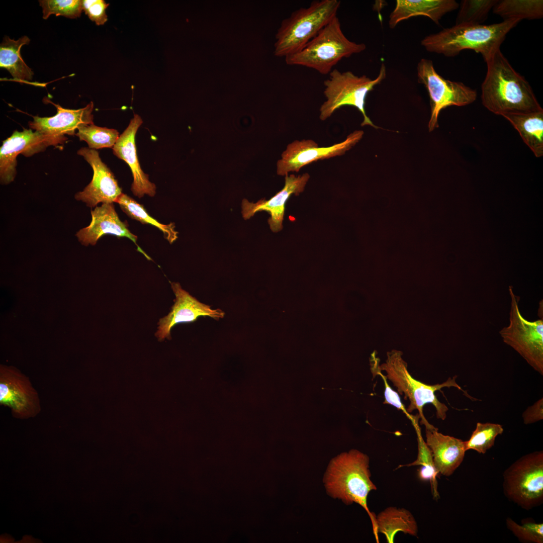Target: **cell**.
Here are the masks:
<instances>
[{"label":"cell","mask_w":543,"mask_h":543,"mask_svg":"<svg viewBox=\"0 0 543 543\" xmlns=\"http://www.w3.org/2000/svg\"><path fill=\"white\" fill-rule=\"evenodd\" d=\"M522 418L525 424L534 423L543 419V399L535 402L528 407L522 413Z\"/></svg>","instance_id":"34"},{"label":"cell","mask_w":543,"mask_h":543,"mask_svg":"<svg viewBox=\"0 0 543 543\" xmlns=\"http://www.w3.org/2000/svg\"><path fill=\"white\" fill-rule=\"evenodd\" d=\"M363 135L362 130L354 131L344 141L328 147H319L311 139L296 140L287 145L278 161L277 174L283 176L290 172H297L313 162L342 155L357 143Z\"/></svg>","instance_id":"12"},{"label":"cell","mask_w":543,"mask_h":543,"mask_svg":"<svg viewBox=\"0 0 543 543\" xmlns=\"http://www.w3.org/2000/svg\"><path fill=\"white\" fill-rule=\"evenodd\" d=\"M92 220L86 227L76 234L79 242L84 246L95 245L104 235L110 234L118 237H126L132 241L138 250L149 260L151 259L137 244V236L128 228V222L122 221L117 213L113 203L102 204L91 210Z\"/></svg>","instance_id":"17"},{"label":"cell","mask_w":543,"mask_h":543,"mask_svg":"<svg viewBox=\"0 0 543 543\" xmlns=\"http://www.w3.org/2000/svg\"><path fill=\"white\" fill-rule=\"evenodd\" d=\"M414 428L417 433L418 441V452L417 459L410 464L400 465L398 468L405 466L421 465V467L418 473L419 478L422 481L430 482L433 496L436 498L439 496L436 480L438 472L434 466L431 452L422 438L419 425Z\"/></svg>","instance_id":"27"},{"label":"cell","mask_w":543,"mask_h":543,"mask_svg":"<svg viewBox=\"0 0 543 543\" xmlns=\"http://www.w3.org/2000/svg\"><path fill=\"white\" fill-rule=\"evenodd\" d=\"M77 154L91 166L93 176L83 190L75 195V199L85 203L90 208H95L100 203H116L122 194V189L113 173L102 161L99 152L95 149L82 147L77 151Z\"/></svg>","instance_id":"14"},{"label":"cell","mask_w":543,"mask_h":543,"mask_svg":"<svg viewBox=\"0 0 543 543\" xmlns=\"http://www.w3.org/2000/svg\"><path fill=\"white\" fill-rule=\"evenodd\" d=\"M0 404L20 419L34 417L40 411L38 394L29 379L10 367L1 368Z\"/></svg>","instance_id":"13"},{"label":"cell","mask_w":543,"mask_h":543,"mask_svg":"<svg viewBox=\"0 0 543 543\" xmlns=\"http://www.w3.org/2000/svg\"><path fill=\"white\" fill-rule=\"evenodd\" d=\"M503 492L508 499L529 510L543 502V452L525 455L503 473Z\"/></svg>","instance_id":"8"},{"label":"cell","mask_w":543,"mask_h":543,"mask_svg":"<svg viewBox=\"0 0 543 543\" xmlns=\"http://www.w3.org/2000/svg\"><path fill=\"white\" fill-rule=\"evenodd\" d=\"M366 48L365 44L347 38L336 16L301 50L285 57V61L289 65L306 67L326 75L342 59L360 53Z\"/></svg>","instance_id":"5"},{"label":"cell","mask_w":543,"mask_h":543,"mask_svg":"<svg viewBox=\"0 0 543 543\" xmlns=\"http://www.w3.org/2000/svg\"><path fill=\"white\" fill-rule=\"evenodd\" d=\"M324 81V94L326 98L320 108V119L324 121L340 107L350 106L357 109L364 117L362 126L370 125L378 128L367 115L365 107L368 93L386 77L385 65L382 63L378 76L372 79L363 75H355L350 71L340 72L332 69Z\"/></svg>","instance_id":"6"},{"label":"cell","mask_w":543,"mask_h":543,"mask_svg":"<svg viewBox=\"0 0 543 543\" xmlns=\"http://www.w3.org/2000/svg\"><path fill=\"white\" fill-rule=\"evenodd\" d=\"M378 533L383 534L387 542L393 543L396 534L400 531L416 536L417 522L412 514L403 508L389 507L376 516Z\"/></svg>","instance_id":"23"},{"label":"cell","mask_w":543,"mask_h":543,"mask_svg":"<svg viewBox=\"0 0 543 543\" xmlns=\"http://www.w3.org/2000/svg\"><path fill=\"white\" fill-rule=\"evenodd\" d=\"M338 0L312 1L283 20L276 34L274 55L285 58L301 50L335 17Z\"/></svg>","instance_id":"4"},{"label":"cell","mask_w":543,"mask_h":543,"mask_svg":"<svg viewBox=\"0 0 543 543\" xmlns=\"http://www.w3.org/2000/svg\"><path fill=\"white\" fill-rule=\"evenodd\" d=\"M116 203L121 210L130 218L141 222L142 224H149L157 228L162 232L163 237L171 244L178 238V232L175 230V224L171 222L163 224L151 216L144 206L128 195L122 193Z\"/></svg>","instance_id":"25"},{"label":"cell","mask_w":543,"mask_h":543,"mask_svg":"<svg viewBox=\"0 0 543 543\" xmlns=\"http://www.w3.org/2000/svg\"><path fill=\"white\" fill-rule=\"evenodd\" d=\"M82 10L96 25H104L108 20L106 9L109 4L104 0H82Z\"/></svg>","instance_id":"33"},{"label":"cell","mask_w":543,"mask_h":543,"mask_svg":"<svg viewBox=\"0 0 543 543\" xmlns=\"http://www.w3.org/2000/svg\"><path fill=\"white\" fill-rule=\"evenodd\" d=\"M67 139L64 135L43 133L32 129L15 131L3 141L0 148V180L8 185L16 175L17 157L19 154L29 157L44 151L49 146L63 144Z\"/></svg>","instance_id":"11"},{"label":"cell","mask_w":543,"mask_h":543,"mask_svg":"<svg viewBox=\"0 0 543 543\" xmlns=\"http://www.w3.org/2000/svg\"><path fill=\"white\" fill-rule=\"evenodd\" d=\"M369 458L360 451L352 449L333 459L326 471L324 482L326 490L334 498L346 505L358 504L367 512L372 522L377 542H379L376 515L367 504L369 493L377 487L371 479Z\"/></svg>","instance_id":"3"},{"label":"cell","mask_w":543,"mask_h":543,"mask_svg":"<svg viewBox=\"0 0 543 543\" xmlns=\"http://www.w3.org/2000/svg\"><path fill=\"white\" fill-rule=\"evenodd\" d=\"M417 71L418 81L424 85L430 98L429 132L438 127V117L442 110L451 106H466L477 99L475 90L462 82L446 79L440 75L431 60L421 59L418 63Z\"/></svg>","instance_id":"10"},{"label":"cell","mask_w":543,"mask_h":543,"mask_svg":"<svg viewBox=\"0 0 543 543\" xmlns=\"http://www.w3.org/2000/svg\"><path fill=\"white\" fill-rule=\"evenodd\" d=\"M506 526L513 534L522 542L542 543L543 524L533 521L522 520L519 524L511 518L506 520Z\"/></svg>","instance_id":"32"},{"label":"cell","mask_w":543,"mask_h":543,"mask_svg":"<svg viewBox=\"0 0 543 543\" xmlns=\"http://www.w3.org/2000/svg\"><path fill=\"white\" fill-rule=\"evenodd\" d=\"M459 7L455 0H397L390 15L389 25L394 28L400 22L419 16L427 17L439 24L444 15Z\"/></svg>","instance_id":"21"},{"label":"cell","mask_w":543,"mask_h":543,"mask_svg":"<svg viewBox=\"0 0 543 543\" xmlns=\"http://www.w3.org/2000/svg\"><path fill=\"white\" fill-rule=\"evenodd\" d=\"M309 178L308 173L298 176L288 174L285 176L283 188L269 200L261 199L254 203L243 199L241 203L243 219H249L257 212L264 211L270 215L268 223L271 230L274 232L281 231L287 201L293 194L297 196L304 191Z\"/></svg>","instance_id":"16"},{"label":"cell","mask_w":543,"mask_h":543,"mask_svg":"<svg viewBox=\"0 0 543 543\" xmlns=\"http://www.w3.org/2000/svg\"><path fill=\"white\" fill-rule=\"evenodd\" d=\"M486 63L481 100L487 110L501 116L542 110L529 82L512 67L500 49Z\"/></svg>","instance_id":"1"},{"label":"cell","mask_w":543,"mask_h":543,"mask_svg":"<svg viewBox=\"0 0 543 543\" xmlns=\"http://www.w3.org/2000/svg\"><path fill=\"white\" fill-rule=\"evenodd\" d=\"M425 436L436 470L446 477L451 476L464 460L465 441L439 432L436 427L425 429Z\"/></svg>","instance_id":"20"},{"label":"cell","mask_w":543,"mask_h":543,"mask_svg":"<svg viewBox=\"0 0 543 543\" xmlns=\"http://www.w3.org/2000/svg\"><path fill=\"white\" fill-rule=\"evenodd\" d=\"M519 132L524 142L536 157L543 155V110L502 116Z\"/></svg>","instance_id":"22"},{"label":"cell","mask_w":543,"mask_h":543,"mask_svg":"<svg viewBox=\"0 0 543 543\" xmlns=\"http://www.w3.org/2000/svg\"><path fill=\"white\" fill-rule=\"evenodd\" d=\"M49 102L56 108V114L50 117H33L29 122L30 129L45 134L73 135L80 125L94 124L92 102L77 110L65 109Z\"/></svg>","instance_id":"19"},{"label":"cell","mask_w":543,"mask_h":543,"mask_svg":"<svg viewBox=\"0 0 543 543\" xmlns=\"http://www.w3.org/2000/svg\"><path fill=\"white\" fill-rule=\"evenodd\" d=\"M493 13L503 20H534L543 17L542 0H501L492 9Z\"/></svg>","instance_id":"26"},{"label":"cell","mask_w":543,"mask_h":543,"mask_svg":"<svg viewBox=\"0 0 543 543\" xmlns=\"http://www.w3.org/2000/svg\"><path fill=\"white\" fill-rule=\"evenodd\" d=\"M382 369L386 371L387 375L385 376L397 388L398 392L404 395L405 400H409L410 403L406 409L407 412L410 413L417 410L420 423L424 425L427 429H432L436 427L431 424L424 416L423 407L425 405L431 404L435 409L436 417L442 420L445 419L446 412L448 410L447 407L437 398L435 394L436 391L440 390L444 387H453L466 393L468 397L473 398L457 383V376L449 378L441 384L434 385H428L413 378L397 353L390 356L387 363L382 367Z\"/></svg>","instance_id":"7"},{"label":"cell","mask_w":543,"mask_h":543,"mask_svg":"<svg viewBox=\"0 0 543 543\" xmlns=\"http://www.w3.org/2000/svg\"><path fill=\"white\" fill-rule=\"evenodd\" d=\"M142 123L141 117L135 114L112 148L114 154L129 166L133 177L131 190L139 198L145 195L154 197L156 189L155 185L149 180L148 175L142 170L137 157L135 136Z\"/></svg>","instance_id":"18"},{"label":"cell","mask_w":543,"mask_h":543,"mask_svg":"<svg viewBox=\"0 0 543 543\" xmlns=\"http://www.w3.org/2000/svg\"><path fill=\"white\" fill-rule=\"evenodd\" d=\"M503 430L499 424L478 422L470 438L465 441L466 450L472 449L479 454H485L494 445L496 437Z\"/></svg>","instance_id":"30"},{"label":"cell","mask_w":543,"mask_h":543,"mask_svg":"<svg viewBox=\"0 0 543 543\" xmlns=\"http://www.w3.org/2000/svg\"><path fill=\"white\" fill-rule=\"evenodd\" d=\"M30 42V39L26 36L17 40L6 36L0 45V67L6 69L14 81L18 82H29L34 74L24 61L20 53L22 47L29 44Z\"/></svg>","instance_id":"24"},{"label":"cell","mask_w":543,"mask_h":543,"mask_svg":"<svg viewBox=\"0 0 543 543\" xmlns=\"http://www.w3.org/2000/svg\"><path fill=\"white\" fill-rule=\"evenodd\" d=\"M498 0H463L459 5L456 25L482 24Z\"/></svg>","instance_id":"29"},{"label":"cell","mask_w":543,"mask_h":543,"mask_svg":"<svg viewBox=\"0 0 543 543\" xmlns=\"http://www.w3.org/2000/svg\"><path fill=\"white\" fill-rule=\"evenodd\" d=\"M39 2L44 19L53 14L75 19L79 17L83 11L82 0H41Z\"/></svg>","instance_id":"31"},{"label":"cell","mask_w":543,"mask_h":543,"mask_svg":"<svg viewBox=\"0 0 543 543\" xmlns=\"http://www.w3.org/2000/svg\"><path fill=\"white\" fill-rule=\"evenodd\" d=\"M77 130L76 135L79 140L85 141L89 148L95 150L113 148L120 136L116 129L97 126L94 124L80 125Z\"/></svg>","instance_id":"28"},{"label":"cell","mask_w":543,"mask_h":543,"mask_svg":"<svg viewBox=\"0 0 543 543\" xmlns=\"http://www.w3.org/2000/svg\"><path fill=\"white\" fill-rule=\"evenodd\" d=\"M521 21L503 20L491 25L458 24L424 38L421 45L428 52L447 57L465 50L480 53L485 62L499 49L507 34Z\"/></svg>","instance_id":"2"},{"label":"cell","mask_w":543,"mask_h":543,"mask_svg":"<svg viewBox=\"0 0 543 543\" xmlns=\"http://www.w3.org/2000/svg\"><path fill=\"white\" fill-rule=\"evenodd\" d=\"M509 324L499 331L503 341L513 348L536 372L543 375V318L525 319L519 308L520 297L509 287Z\"/></svg>","instance_id":"9"},{"label":"cell","mask_w":543,"mask_h":543,"mask_svg":"<svg viewBox=\"0 0 543 543\" xmlns=\"http://www.w3.org/2000/svg\"><path fill=\"white\" fill-rule=\"evenodd\" d=\"M175 296L174 304L170 312L159 319L155 336L159 340L170 338V331L176 324L193 322L200 316H209L215 319L224 317L225 313L221 309H212L209 305L199 301L183 289L177 282L171 283Z\"/></svg>","instance_id":"15"}]
</instances>
